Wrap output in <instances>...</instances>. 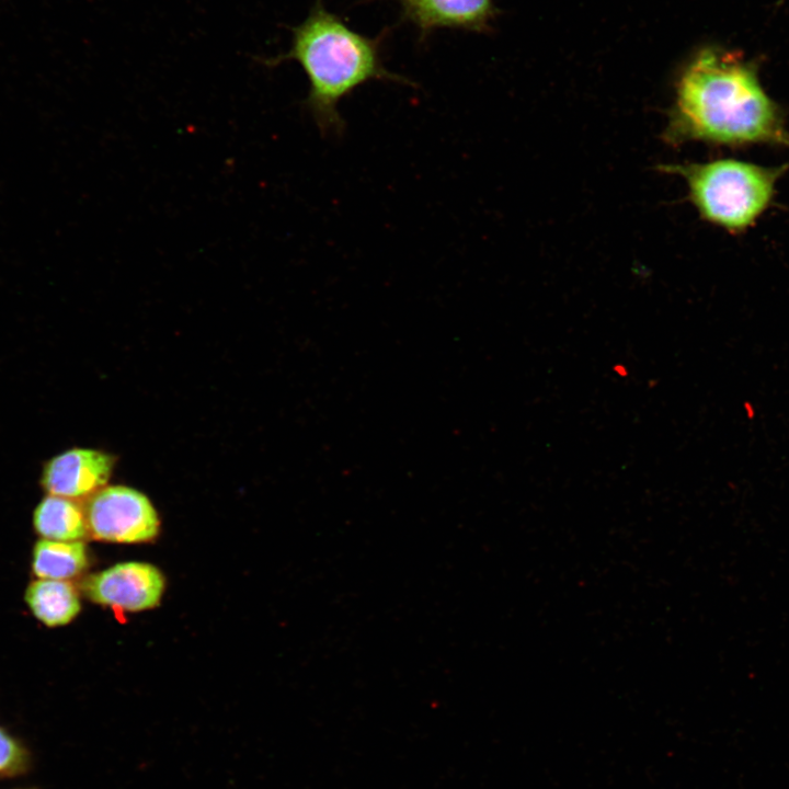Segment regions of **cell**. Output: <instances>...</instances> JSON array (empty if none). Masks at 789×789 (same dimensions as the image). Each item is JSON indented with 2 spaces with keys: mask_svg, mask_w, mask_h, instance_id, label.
<instances>
[{
  "mask_svg": "<svg viewBox=\"0 0 789 789\" xmlns=\"http://www.w3.org/2000/svg\"><path fill=\"white\" fill-rule=\"evenodd\" d=\"M668 137L728 146H789L784 115L765 92L754 64L720 48L701 50L682 75Z\"/></svg>",
  "mask_w": 789,
  "mask_h": 789,
  "instance_id": "6da1fadb",
  "label": "cell"
},
{
  "mask_svg": "<svg viewBox=\"0 0 789 789\" xmlns=\"http://www.w3.org/2000/svg\"><path fill=\"white\" fill-rule=\"evenodd\" d=\"M289 31L288 50L256 60L268 68L287 61L300 66L309 88L304 106L324 136L343 133L345 123L339 105L359 87L370 81L414 85L409 78L390 71L385 65L388 27L377 36H367L328 10L324 0H315L305 20Z\"/></svg>",
  "mask_w": 789,
  "mask_h": 789,
  "instance_id": "7a4b0ae2",
  "label": "cell"
},
{
  "mask_svg": "<svg viewBox=\"0 0 789 789\" xmlns=\"http://www.w3.org/2000/svg\"><path fill=\"white\" fill-rule=\"evenodd\" d=\"M683 175L701 217L730 232L754 225L769 207L784 167H762L734 159L673 167Z\"/></svg>",
  "mask_w": 789,
  "mask_h": 789,
  "instance_id": "3957f363",
  "label": "cell"
},
{
  "mask_svg": "<svg viewBox=\"0 0 789 789\" xmlns=\"http://www.w3.org/2000/svg\"><path fill=\"white\" fill-rule=\"evenodd\" d=\"M88 535L115 544L147 542L157 537L159 515L146 494L127 485H105L83 501Z\"/></svg>",
  "mask_w": 789,
  "mask_h": 789,
  "instance_id": "277c9868",
  "label": "cell"
},
{
  "mask_svg": "<svg viewBox=\"0 0 789 789\" xmlns=\"http://www.w3.org/2000/svg\"><path fill=\"white\" fill-rule=\"evenodd\" d=\"M165 588L164 576L151 563L127 561L88 575L83 594L94 604L123 611H142L159 605Z\"/></svg>",
  "mask_w": 789,
  "mask_h": 789,
  "instance_id": "5b68a950",
  "label": "cell"
},
{
  "mask_svg": "<svg viewBox=\"0 0 789 789\" xmlns=\"http://www.w3.org/2000/svg\"><path fill=\"white\" fill-rule=\"evenodd\" d=\"M115 460L103 450L75 447L45 464L41 484L47 494L85 501L107 485Z\"/></svg>",
  "mask_w": 789,
  "mask_h": 789,
  "instance_id": "8992f818",
  "label": "cell"
},
{
  "mask_svg": "<svg viewBox=\"0 0 789 789\" xmlns=\"http://www.w3.org/2000/svg\"><path fill=\"white\" fill-rule=\"evenodd\" d=\"M401 19L412 24L420 41L437 30L484 32L494 16L493 0H393Z\"/></svg>",
  "mask_w": 789,
  "mask_h": 789,
  "instance_id": "52a82bcc",
  "label": "cell"
},
{
  "mask_svg": "<svg viewBox=\"0 0 789 789\" xmlns=\"http://www.w3.org/2000/svg\"><path fill=\"white\" fill-rule=\"evenodd\" d=\"M24 598L33 616L50 628L68 625L81 610L79 593L69 581L34 580Z\"/></svg>",
  "mask_w": 789,
  "mask_h": 789,
  "instance_id": "ba28073f",
  "label": "cell"
},
{
  "mask_svg": "<svg viewBox=\"0 0 789 789\" xmlns=\"http://www.w3.org/2000/svg\"><path fill=\"white\" fill-rule=\"evenodd\" d=\"M33 526L41 538L82 540L88 535L83 502L47 494L34 510Z\"/></svg>",
  "mask_w": 789,
  "mask_h": 789,
  "instance_id": "9c48e42d",
  "label": "cell"
},
{
  "mask_svg": "<svg viewBox=\"0 0 789 789\" xmlns=\"http://www.w3.org/2000/svg\"><path fill=\"white\" fill-rule=\"evenodd\" d=\"M31 565L37 579L69 581L88 568V550L82 540L41 538L34 545Z\"/></svg>",
  "mask_w": 789,
  "mask_h": 789,
  "instance_id": "30bf717a",
  "label": "cell"
},
{
  "mask_svg": "<svg viewBox=\"0 0 789 789\" xmlns=\"http://www.w3.org/2000/svg\"><path fill=\"white\" fill-rule=\"evenodd\" d=\"M32 766L27 747L0 725V778H13L26 774Z\"/></svg>",
  "mask_w": 789,
  "mask_h": 789,
  "instance_id": "8fae6325",
  "label": "cell"
},
{
  "mask_svg": "<svg viewBox=\"0 0 789 789\" xmlns=\"http://www.w3.org/2000/svg\"><path fill=\"white\" fill-rule=\"evenodd\" d=\"M23 789H35V788H23Z\"/></svg>",
  "mask_w": 789,
  "mask_h": 789,
  "instance_id": "7c38bea8",
  "label": "cell"
}]
</instances>
